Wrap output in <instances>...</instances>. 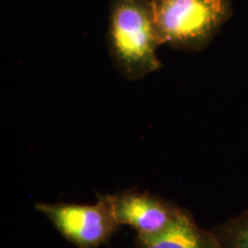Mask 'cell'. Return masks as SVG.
<instances>
[{"instance_id":"1","label":"cell","mask_w":248,"mask_h":248,"mask_svg":"<svg viewBox=\"0 0 248 248\" xmlns=\"http://www.w3.org/2000/svg\"><path fill=\"white\" fill-rule=\"evenodd\" d=\"M106 42L115 69L138 80L162 68L161 46L146 0H110Z\"/></svg>"},{"instance_id":"2","label":"cell","mask_w":248,"mask_h":248,"mask_svg":"<svg viewBox=\"0 0 248 248\" xmlns=\"http://www.w3.org/2000/svg\"><path fill=\"white\" fill-rule=\"evenodd\" d=\"M161 45L202 51L233 14L230 0H146Z\"/></svg>"},{"instance_id":"3","label":"cell","mask_w":248,"mask_h":248,"mask_svg":"<svg viewBox=\"0 0 248 248\" xmlns=\"http://www.w3.org/2000/svg\"><path fill=\"white\" fill-rule=\"evenodd\" d=\"M35 209L77 248L100 247L120 228L102 194H98V201L92 204L38 202Z\"/></svg>"},{"instance_id":"4","label":"cell","mask_w":248,"mask_h":248,"mask_svg":"<svg viewBox=\"0 0 248 248\" xmlns=\"http://www.w3.org/2000/svg\"><path fill=\"white\" fill-rule=\"evenodd\" d=\"M120 225H128L136 235H154L166 230L183 213L177 203L137 188L102 194Z\"/></svg>"},{"instance_id":"5","label":"cell","mask_w":248,"mask_h":248,"mask_svg":"<svg viewBox=\"0 0 248 248\" xmlns=\"http://www.w3.org/2000/svg\"><path fill=\"white\" fill-rule=\"evenodd\" d=\"M133 248H222L213 230H204L185 210L166 230L154 235H136Z\"/></svg>"},{"instance_id":"6","label":"cell","mask_w":248,"mask_h":248,"mask_svg":"<svg viewBox=\"0 0 248 248\" xmlns=\"http://www.w3.org/2000/svg\"><path fill=\"white\" fill-rule=\"evenodd\" d=\"M222 248H248V210L212 229Z\"/></svg>"}]
</instances>
